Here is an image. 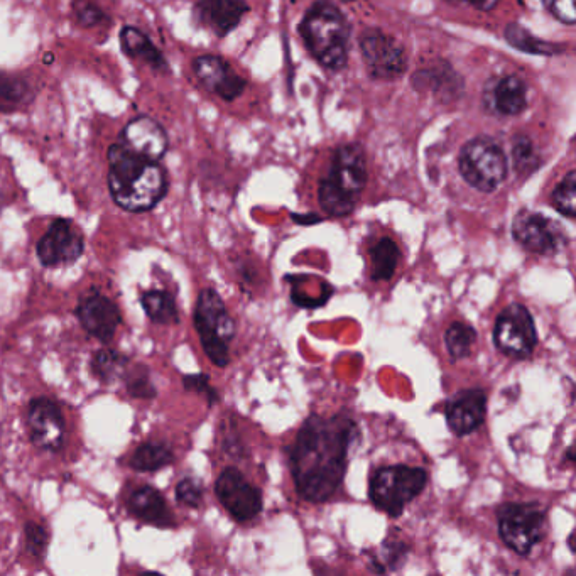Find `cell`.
<instances>
[{
	"label": "cell",
	"mask_w": 576,
	"mask_h": 576,
	"mask_svg": "<svg viewBox=\"0 0 576 576\" xmlns=\"http://www.w3.org/2000/svg\"><path fill=\"white\" fill-rule=\"evenodd\" d=\"M127 362H129V359L117 352V350L102 348V350H98L97 354L93 355V374L102 382L115 381L119 375L124 374Z\"/></svg>",
	"instance_id": "obj_29"
},
{
	"label": "cell",
	"mask_w": 576,
	"mask_h": 576,
	"mask_svg": "<svg viewBox=\"0 0 576 576\" xmlns=\"http://www.w3.org/2000/svg\"><path fill=\"white\" fill-rule=\"evenodd\" d=\"M173 458V452L163 443H146L132 455L131 467L137 472H156L168 467Z\"/></svg>",
	"instance_id": "obj_25"
},
{
	"label": "cell",
	"mask_w": 576,
	"mask_h": 576,
	"mask_svg": "<svg viewBox=\"0 0 576 576\" xmlns=\"http://www.w3.org/2000/svg\"><path fill=\"white\" fill-rule=\"evenodd\" d=\"M369 73L377 80H394L406 71L408 58L403 46L381 31H369L360 41Z\"/></svg>",
	"instance_id": "obj_12"
},
{
	"label": "cell",
	"mask_w": 576,
	"mask_h": 576,
	"mask_svg": "<svg viewBox=\"0 0 576 576\" xmlns=\"http://www.w3.org/2000/svg\"><path fill=\"white\" fill-rule=\"evenodd\" d=\"M29 438L44 452H58L65 441V418L48 397H36L28 409Z\"/></svg>",
	"instance_id": "obj_14"
},
{
	"label": "cell",
	"mask_w": 576,
	"mask_h": 576,
	"mask_svg": "<svg viewBox=\"0 0 576 576\" xmlns=\"http://www.w3.org/2000/svg\"><path fill=\"white\" fill-rule=\"evenodd\" d=\"M215 494L225 511L237 522L252 521L261 514L264 506L261 489L250 484L239 468H225L218 475Z\"/></svg>",
	"instance_id": "obj_11"
},
{
	"label": "cell",
	"mask_w": 576,
	"mask_h": 576,
	"mask_svg": "<svg viewBox=\"0 0 576 576\" xmlns=\"http://www.w3.org/2000/svg\"><path fill=\"white\" fill-rule=\"evenodd\" d=\"M506 39L507 43L514 46V48L524 51V53H531V55L553 56L556 53H561L560 46L534 38L533 34L526 31L519 24L507 26Z\"/></svg>",
	"instance_id": "obj_27"
},
{
	"label": "cell",
	"mask_w": 576,
	"mask_h": 576,
	"mask_svg": "<svg viewBox=\"0 0 576 576\" xmlns=\"http://www.w3.org/2000/svg\"><path fill=\"white\" fill-rule=\"evenodd\" d=\"M359 438V426L347 414H311L296 435L289 465L301 499L321 504L340 489L348 467V452Z\"/></svg>",
	"instance_id": "obj_1"
},
{
	"label": "cell",
	"mask_w": 576,
	"mask_h": 576,
	"mask_svg": "<svg viewBox=\"0 0 576 576\" xmlns=\"http://www.w3.org/2000/svg\"><path fill=\"white\" fill-rule=\"evenodd\" d=\"M142 310L146 313L149 320L161 325H174L180 321V313L176 308L173 294L168 291H146L141 296Z\"/></svg>",
	"instance_id": "obj_24"
},
{
	"label": "cell",
	"mask_w": 576,
	"mask_h": 576,
	"mask_svg": "<svg viewBox=\"0 0 576 576\" xmlns=\"http://www.w3.org/2000/svg\"><path fill=\"white\" fill-rule=\"evenodd\" d=\"M24 533H26V549L29 555H33L34 558H44L49 544L48 529L36 522H28Z\"/></svg>",
	"instance_id": "obj_34"
},
{
	"label": "cell",
	"mask_w": 576,
	"mask_h": 576,
	"mask_svg": "<svg viewBox=\"0 0 576 576\" xmlns=\"http://www.w3.org/2000/svg\"><path fill=\"white\" fill-rule=\"evenodd\" d=\"M512 237L524 249L538 256H553L566 244L565 230L560 223L543 213L521 210L512 222Z\"/></svg>",
	"instance_id": "obj_10"
},
{
	"label": "cell",
	"mask_w": 576,
	"mask_h": 576,
	"mask_svg": "<svg viewBox=\"0 0 576 576\" xmlns=\"http://www.w3.org/2000/svg\"><path fill=\"white\" fill-rule=\"evenodd\" d=\"M38 257L46 267L70 266L85 252V240L71 220L58 218L38 242Z\"/></svg>",
	"instance_id": "obj_13"
},
{
	"label": "cell",
	"mask_w": 576,
	"mask_h": 576,
	"mask_svg": "<svg viewBox=\"0 0 576 576\" xmlns=\"http://www.w3.org/2000/svg\"><path fill=\"white\" fill-rule=\"evenodd\" d=\"M566 460L573 465L575 463V453H573V445L568 446V450H566Z\"/></svg>",
	"instance_id": "obj_42"
},
{
	"label": "cell",
	"mask_w": 576,
	"mask_h": 576,
	"mask_svg": "<svg viewBox=\"0 0 576 576\" xmlns=\"http://www.w3.org/2000/svg\"><path fill=\"white\" fill-rule=\"evenodd\" d=\"M183 386L186 391L196 392V394H203L207 397L208 403H218V392L210 386V379L207 374H190L183 377Z\"/></svg>",
	"instance_id": "obj_37"
},
{
	"label": "cell",
	"mask_w": 576,
	"mask_h": 576,
	"mask_svg": "<svg viewBox=\"0 0 576 576\" xmlns=\"http://www.w3.org/2000/svg\"><path fill=\"white\" fill-rule=\"evenodd\" d=\"M125 386H127V391L132 397H137V399H147L151 401L156 397V387H154L153 382H151V377H149V370L146 367L139 365L137 369L132 370L127 374V379H125Z\"/></svg>",
	"instance_id": "obj_32"
},
{
	"label": "cell",
	"mask_w": 576,
	"mask_h": 576,
	"mask_svg": "<svg viewBox=\"0 0 576 576\" xmlns=\"http://www.w3.org/2000/svg\"><path fill=\"white\" fill-rule=\"evenodd\" d=\"M77 315L82 327L102 343H109L122 323L119 308L102 294H92L83 299Z\"/></svg>",
	"instance_id": "obj_18"
},
{
	"label": "cell",
	"mask_w": 576,
	"mask_h": 576,
	"mask_svg": "<svg viewBox=\"0 0 576 576\" xmlns=\"http://www.w3.org/2000/svg\"><path fill=\"white\" fill-rule=\"evenodd\" d=\"M484 104L494 114H522V110L528 105L526 83L514 75L490 82L484 93Z\"/></svg>",
	"instance_id": "obj_19"
},
{
	"label": "cell",
	"mask_w": 576,
	"mask_h": 576,
	"mask_svg": "<svg viewBox=\"0 0 576 576\" xmlns=\"http://www.w3.org/2000/svg\"><path fill=\"white\" fill-rule=\"evenodd\" d=\"M575 2L576 0H543V6L558 21L573 26L576 24Z\"/></svg>",
	"instance_id": "obj_36"
},
{
	"label": "cell",
	"mask_w": 576,
	"mask_h": 576,
	"mask_svg": "<svg viewBox=\"0 0 576 576\" xmlns=\"http://www.w3.org/2000/svg\"><path fill=\"white\" fill-rule=\"evenodd\" d=\"M399 259H401V250L394 240L389 239V237H382L381 240H377L374 247L370 249V261H372L370 278L372 281H377V283L391 281L392 276L396 274Z\"/></svg>",
	"instance_id": "obj_23"
},
{
	"label": "cell",
	"mask_w": 576,
	"mask_h": 576,
	"mask_svg": "<svg viewBox=\"0 0 576 576\" xmlns=\"http://www.w3.org/2000/svg\"><path fill=\"white\" fill-rule=\"evenodd\" d=\"M428 485V472L409 465L377 468L369 482V499L377 511L399 517Z\"/></svg>",
	"instance_id": "obj_6"
},
{
	"label": "cell",
	"mask_w": 576,
	"mask_h": 576,
	"mask_svg": "<svg viewBox=\"0 0 576 576\" xmlns=\"http://www.w3.org/2000/svg\"><path fill=\"white\" fill-rule=\"evenodd\" d=\"M195 328L203 352L217 367L230 362V342L234 340L237 325L230 316L222 296L215 289H203L195 306Z\"/></svg>",
	"instance_id": "obj_5"
},
{
	"label": "cell",
	"mask_w": 576,
	"mask_h": 576,
	"mask_svg": "<svg viewBox=\"0 0 576 576\" xmlns=\"http://www.w3.org/2000/svg\"><path fill=\"white\" fill-rule=\"evenodd\" d=\"M458 168L472 188L492 193L507 178L506 153L494 139L477 137L463 146Z\"/></svg>",
	"instance_id": "obj_7"
},
{
	"label": "cell",
	"mask_w": 576,
	"mask_h": 576,
	"mask_svg": "<svg viewBox=\"0 0 576 576\" xmlns=\"http://www.w3.org/2000/svg\"><path fill=\"white\" fill-rule=\"evenodd\" d=\"M120 48L125 55L136 58L144 65L153 68L154 71L168 73L169 65L163 53L159 51L158 46H154L153 41L142 33L141 29L134 26H125L120 31Z\"/></svg>",
	"instance_id": "obj_22"
},
{
	"label": "cell",
	"mask_w": 576,
	"mask_h": 576,
	"mask_svg": "<svg viewBox=\"0 0 576 576\" xmlns=\"http://www.w3.org/2000/svg\"><path fill=\"white\" fill-rule=\"evenodd\" d=\"M367 185V161L357 144L337 149L332 168L318 188V200L328 215L347 217L357 207L360 193Z\"/></svg>",
	"instance_id": "obj_3"
},
{
	"label": "cell",
	"mask_w": 576,
	"mask_h": 576,
	"mask_svg": "<svg viewBox=\"0 0 576 576\" xmlns=\"http://www.w3.org/2000/svg\"><path fill=\"white\" fill-rule=\"evenodd\" d=\"M306 48L328 70H342L348 60V22L328 0H318L299 26Z\"/></svg>",
	"instance_id": "obj_4"
},
{
	"label": "cell",
	"mask_w": 576,
	"mask_h": 576,
	"mask_svg": "<svg viewBox=\"0 0 576 576\" xmlns=\"http://www.w3.org/2000/svg\"><path fill=\"white\" fill-rule=\"evenodd\" d=\"M446 423L455 436L472 435L484 424L487 414V394L482 389H465L448 401Z\"/></svg>",
	"instance_id": "obj_16"
},
{
	"label": "cell",
	"mask_w": 576,
	"mask_h": 576,
	"mask_svg": "<svg viewBox=\"0 0 576 576\" xmlns=\"http://www.w3.org/2000/svg\"><path fill=\"white\" fill-rule=\"evenodd\" d=\"M462 2H467L470 6L475 7V9H479V11H492L497 4H499L500 0H462Z\"/></svg>",
	"instance_id": "obj_39"
},
{
	"label": "cell",
	"mask_w": 576,
	"mask_h": 576,
	"mask_svg": "<svg viewBox=\"0 0 576 576\" xmlns=\"http://www.w3.org/2000/svg\"><path fill=\"white\" fill-rule=\"evenodd\" d=\"M293 220L296 222L301 223V225H311V223H316L320 220L318 215H310V217H301V215H293Z\"/></svg>",
	"instance_id": "obj_40"
},
{
	"label": "cell",
	"mask_w": 576,
	"mask_h": 576,
	"mask_svg": "<svg viewBox=\"0 0 576 576\" xmlns=\"http://www.w3.org/2000/svg\"><path fill=\"white\" fill-rule=\"evenodd\" d=\"M110 196L125 212L144 213L158 207L168 193V173L159 161L142 158L124 144L110 146Z\"/></svg>",
	"instance_id": "obj_2"
},
{
	"label": "cell",
	"mask_w": 576,
	"mask_h": 576,
	"mask_svg": "<svg viewBox=\"0 0 576 576\" xmlns=\"http://www.w3.org/2000/svg\"><path fill=\"white\" fill-rule=\"evenodd\" d=\"M247 11L244 0H198L196 17L217 36H227L239 26Z\"/></svg>",
	"instance_id": "obj_20"
},
{
	"label": "cell",
	"mask_w": 576,
	"mask_h": 576,
	"mask_svg": "<svg viewBox=\"0 0 576 576\" xmlns=\"http://www.w3.org/2000/svg\"><path fill=\"white\" fill-rule=\"evenodd\" d=\"M551 203L556 208V212L561 213L563 217H576V173L570 171L565 178L556 186Z\"/></svg>",
	"instance_id": "obj_30"
},
{
	"label": "cell",
	"mask_w": 576,
	"mask_h": 576,
	"mask_svg": "<svg viewBox=\"0 0 576 576\" xmlns=\"http://www.w3.org/2000/svg\"><path fill=\"white\" fill-rule=\"evenodd\" d=\"M477 342V332L475 328L470 327L462 321H455L445 333V345L448 354L452 357L453 362L467 359L472 347Z\"/></svg>",
	"instance_id": "obj_26"
},
{
	"label": "cell",
	"mask_w": 576,
	"mask_h": 576,
	"mask_svg": "<svg viewBox=\"0 0 576 576\" xmlns=\"http://www.w3.org/2000/svg\"><path fill=\"white\" fill-rule=\"evenodd\" d=\"M176 499L183 506L198 509L203 502V487L198 480L183 479L176 485Z\"/></svg>",
	"instance_id": "obj_35"
},
{
	"label": "cell",
	"mask_w": 576,
	"mask_h": 576,
	"mask_svg": "<svg viewBox=\"0 0 576 576\" xmlns=\"http://www.w3.org/2000/svg\"><path fill=\"white\" fill-rule=\"evenodd\" d=\"M127 504H129L132 516L141 519L146 524H153L158 528L174 526L173 512L169 511L161 492L153 487L144 485L141 489L134 490Z\"/></svg>",
	"instance_id": "obj_21"
},
{
	"label": "cell",
	"mask_w": 576,
	"mask_h": 576,
	"mask_svg": "<svg viewBox=\"0 0 576 576\" xmlns=\"http://www.w3.org/2000/svg\"><path fill=\"white\" fill-rule=\"evenodd\" d=\"M494 343L500 354L511 359H528L538 345V330L531 311L514 303L502 311L494 325Z\"/></svg>",
	"instance_id": "obj_9"
},
{
	"label": "cell",
	"mask_w": 576,
	"mask_h": 576,
	"mask_svg": "<svg viewBox=\"0 0 576 576\" xmlns=\"http://www.w3.org/2000/svg\"><path fill=\"white\" fill-rule=\"evenodd\" d=\"M120 144L142 158L161 161L168 153L169 139L158 120L142 115L125 125L120 132Z\"/></svg>",
	"instance_id": "obj_15"
},
{
	"label": "cell",
	"mask_w": 576,
	"mask_h": 576,
	"mask_svg": "<svg viewBox=\"0 0 576 576\" xmlns=\"http://www.w3.org/2000/svg\"><path fill=\"white\" fill-rule=\"evenodd\" d=\"M193 71L203 87L227 102H232L244 92V78L239 77L220 56H198L193 61Z\"/></svg>",
	"instance_id": "obj_17"
},
{
	"label": "cell",
	"mask_w": 576,
	"mask_h": 576,
	"mask_svg": "<svg viewBox=\"0 0 576 576\" xmlns=\"http://www.w3.org/2000/svg\"><path fill=\"white\" fill-rule=\"evenodd\" d=\"M499 536L516 555L528 556L546 533V511L536 502H511L499 507Z\"/></svg>",
	"instance_id": "obj_8"
},
{
	"label": "cell",
	"mask_w": 576,
	"mask_h": 576,
	"mask_svg": "<svg viewBox=\"0 0 576 576\" xmlns=\"http://www.w3.org/2000/svg\"><path fill=\"white\" fill-rule=\"evenodd\" d=\"M409 548L403 541H384L382 553H384V570H396L397 566L403 565L404 558L408 555Z\"/></svg>",
	"instance_id": "obj_38"
},
{
	"label": "cell",
	"mask_w": 576,
	"mask_h": 576,
	"mask_svg": "<svg viewBox=\"0 0 576 576\" xmlns=\"http://www.w3.org/2000/svg\"><path fill=\"white\" fill-rule=\"evenodd\" d=\"M71 11H73V16L77 19L78 24L83 28H97L105 21H109V17L102 11V7L95 4L93 0H73Z\"/></svg>",
	"instance_id": "obj_31"
},
{
	"label": "cell",
	"mask_w": 576,
	"mask_h": 576,
	"mask_svg": "<svg viewBox=\"0 0 576 576\" xmlns=\"http://www.w3.org/2000/svg\"><path fill=\"white\" fill-rule=\"evenodd\" d=\"M514 166L519 176H528L539 166V159L534 153L533 144L526 137H519L512 147Z\"/></svg>",
	"instance_id": "obj_33"
},
{
	"label": "cell",
	"mask_w": 576,
	"mask_h": 576,
	"mask_svg": "<svg viewBox=\"0 0 576 576\" xmlns=\"http://www.w3.org/2000/svg\"><path fill=\"white\" fill-rule=\"evenodd\" d=\"M575 539H576V533L575 531H571L570 536H568V541H566V543H568V548H570V551L571 553H573V555H575L576 553Z\"/></svg>",
	"instance_id": "obj_41"
},
{
	"label": "cell",
	"mask_w": 576,
	"mask_h": 576,
	"mask_svg": "<svg viewBox=\"0 0 576 576\" xmlns=\"http://www.w3.org/2000/svg\"><path fill=\"white\" fill-rule=\"evenodd\" d=\"M31 88L22 78L0 73V112H12L28 104Z\"/></svg>",
	"instance_id": "obj_28"
}]
</instances>
